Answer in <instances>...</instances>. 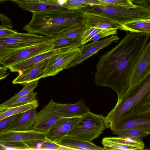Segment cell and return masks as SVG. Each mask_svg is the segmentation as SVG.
I'll use <instances>...</instances> for the list:
<instances>
[{"label": "cell", "instance_id": "obj_1", "mask_svg": "<svg viewBox=\"0 0 150 150\" xmlns=\"http://www.w3.org/2000/svg\"><path fill=\"white\" fill-rule=\"evenodd\" d=\"M126 32L116 46L100 57L94 80L97 86L107 87L115 91L117 101L129 90L131 71L150 35V33Z\"/></svg>", "mask_w": 150, "mask_h": 150}, {"label": "cell", "instance_id": "obj_2", "mask_svg": "<svg viewBox=\"0 0 150 150\" xmlns=\"http://www.w3.org/2000/svg\"><path fill=\"white\" fill-rule=\"evenodd\" d=\"M83 13L81 9L67 8L32 13L30 21L22 29L29 33L52 38L73 27L83 24Z\"/></svg>", "mask_w": 150, "mask_h": 150}, {"label": "cell", "instance_id": "obj_3", "mask_svg": "<svg viewBox=\"0 0 150 150\" xmlns=\"http://www.w3.org/2000/svg\"><path fill=\"white\" fill-rule=\"evenodd\" d=\"M84 11L83 24L90 27L98 22L120 26L133 21L150 19V6L137 5L135 8H126L111 5H94L81 8Z\"/></svg>", "mask_w": 150, "mask_h": 150}, {"label": "cell", "instance_id": "obj_4", "mask_svg": "<svg viewBox=\"0 0 150 150\" xmlns=\"http://www.w3.org/2000/svg\"><path fill=\"white\" fill-rule=\"evenodd\" d=\"M150 93V76L128 91L105 117V127L110 128L121 116Z\"/></svg>", "mask_w": 150, "mask_h": 150}, {"label": "cell", "instance_id": "obj_5", "mask_svg": "<svg viewBox=\"0 0 150 150\" xmlns=\"http://www.w3.org/2000/svg\"><path fill=\"white\" fill-rule=\"evenodd\" d=\"M51 39L36 34L19 33L0 38V65L8 56L20 50L42 43Z\"/></svg>", "mask_w": 150, "mask_h": 150}, {"label": "cell", "instance_id": "obj_6", "mask_svg": "<svg viewBox=\"0 0 150 150\" xmlns=\"http://www.w3.org/2000/svg\"><path fill=\"white\" fill-rule=\"evenodd\" d=\"M104 117L101 115L90 111L81 117L76 125L67 135L92 141L99 137L105 130Z\"/></svg>", "mask_w": 150, "mask_h": 150}, {"label": "cell", "instance_id": "obj_7", "mask_svg": "<svg viewBox=\"0 0 150 150\" xmlns=\"http://www.w3.org/2000/svg\"><path fill=\"white\" fill-rule=\"evenodd\" d=\"M150 76V42L149 41L132 70L129 78V90L142 83Z\"/></svg>", "mask_w": 150, "mask_h": 150}, {"label": "cell", "instance_id": "obj_8", "mask_svg": "<svg viewBox=\"0 0 150 150\" xmlns=\"http://www.w3.org/2000/svg\"><path fill=\"white\" fill-rule=\"evenodd\" d=\"M80 54L79 48L64 52L48 59L42 78L54 76L65 69Z\"/></svg>", "mask_w": 150, "mask_h": 150}, {"label": "cell", "instance_id": "obj_9", "mask_svg": "<svg viewBox=\"0 0 150 150\" xmlns=\"http://www.w3.org/2000/svg\"><path fill=\"white\" fill-rule=\"evenodd\" d=\"M110 129L112 131L133 129L150 132V111L122 117Z\"/></svg>", "mask_w": 150, "mask_h": 150}, {"label": "cell", "instance_id": "obj_10", "mask_svg": "<svg viewBox=\"0 0 150 150\" xmlns=\"http://www.w3.org/2000/svg\"><path fill=\"white\" fill-rule=\"evenodd\" d=\"M72 45L54 48L42 52L26 60L13 64L7 67L12 72H18L19 74L35 64L59 54L75 48H79Z\"/></svg>", "mask_w": 150, "mask_h": 150}, {"label": "cell", "instance_id": "obj_11", "mask_svg": "<svg viewBox=\"0 0 150 150\" xmlns=\"http://www.w3.org/2000/svg\"><path fill=\"white\" fill-rule=\"evenodd\" d=\"M54 48L53 40L51 38L49 40L42 43L16 51L7 57L4 61L2 65L7 68L13 64L26 60Z\"/></svg>", "mask_w": 150, "mask_h": 150}, {"label": "cell", "instance_id": "obj_12", "mask_svg": "<svg viewBox=\"0 0 150 150\" xmlns=\"http://www.w3.org/2000/svg\"><path fill=\"white\" fill-rule=\"evenodd\" d=\"M104 150H143L144 144L142 139L130 137H106L101 141Z\"/></svg>", "mask_w": 150, "mask_h": 150}, {"label": "cell", "instance_id": "obj_13", "mask_svg": "<svg viewBox=\"0 0 150 150\" xmlns=\"http://www.w3.org/2000/svg\"><path fill=\"white\" fill-rule=\"evenodd\" d=\"M117 35H112L101 40L93 41L82 46L80 48V54L68 66L67 69L74 67L91 57L100 50L110 45L119 40Z\"/></svg>", "mask_w": 150, "mask_h": 150}, {"label": "cell", "instance_id": "obj_14", "mask_svg": "<svg viewBox=\"0 0 150 150\" xmlns=\"http://www.w3.org/2000/svg\"><path fill=\"white\" fill-rule=\"evenodd\" d=\"M54 103L51 100L48 104L36 115L33 129L46 132L57 121L62 118L54 111Z\"/></svg>", "mask_w": 150, "mask_h": 150}, {"label": "cell", "instance_id": "obj_15", "mask_svg": "<svg viewBox=\"0 0 150 150\" xmlns=\"http://www.w3.org/2000/svg\"><path fill=\"white\" fill-rule=\"evenodd\" d=\"M46 133L33 129L25 131L9 129L0 134V143L44 140L46 139Z\"/></svg>", "mask_w": 150, "mask_h": 150}, {"label": "cell", "instance_id": "obj_16", "mask_svg": "<svg viewBox=\"0 0 150 150\" xmlns=\"http://www.w3.org/2000/svg\"><path fill=\"white\" fill-rule=\"evenodd\" d=\"M81 117L62 118L46 132V138L55 142L67 135L76 125Z\"/></svg>", "mask_w": 150, "mask_h": 150}, {"label": "cell", "instance_id": "obj_17", "mask_svg": "<svg viewBox=\"0 0 150 150\" xmlns=\"http://www.w3.org/2000/svg\"><path fill=\"white\" fill-rule=\"evenodd\" d=\"M23 10L33 13L44 12L66 8L63 4L58 2L42 1H13Z\"/></svg>", "mask_w": 150, "mask_h": 150}, {"label": "cell", "instance_id": "obj_18", "mask_svg": "<svg viewBox=\"0 0 150 150\" xmlns=\"http://www.w3.org/2000/svg\"><path fill=\"white\" fill-rule=\"evenodd\" d=\"M55 113L62 117H80L90 111L82 100L72 104H62L54 102Z\"/></svg>", "mask_w": 150, "mask_h": 150}, {"label": "cell", "instance_id": "obj_19", "mask_svg": "<svg viewBox=\"0 0 150 150\" xmlns=\"http://www.w3.org/2000/svg\"><path fill=\"white\" fill-rule=\"evenodd\" d=\"M48 59L44 60L23 71L12 81V83L23 86L30 82L38 81L42 78Z\"/></svg>", "mask_w": 150, "mask_h": 150}, {"label": "cell", "instance_id": "obj_20", "mask_svg": "<svg viewBox=\"0 0 150 150\" xmlns=\"http://www.w3.org/2000/svg\"><path fill=\"white\" fill-rule=\"evenodd\" d=\"M71 150H104L90 141L82 140L68 135L65 136L55 142Z\"/></svg>", "mask_w": 150, "mask_h": 150}, {"label": "cell", "instance_id": "obj_21", "mask_svg": "<svg viewBox=\"0 0 150 150\" xmlns=\"http://www.w3.org/2000/svg\"><path fill=\"white\" fill-rule=\"evenodd\" d=\"M37 114L36 108L31 109L24 112L19 120L9 129L18 131L33 129Z\"/></svg>", "mask_w": 150, "mask_h": 150}, {"label": "cell", "instance_id": "obj_22", "mask_svg": "<svg viewBox=\"0 0 150 150\" xmlns=\"http://www.w3.org/2000/svg\"><path fill=\"white\" fill-rule=\"evenodd\" d=\"M27 150H70L47 138L44 140H36L23 142Z\"/></svg>", "mask_w": 150, "mask_h": 150}, {"label": "cell", "instance_id": "obj_23", "mask_svg": "<svg viewBox=\"0 0 150 150\" xmlns=\"http://www.w3.org/2000/svg\"><path fill=\"white\" fill-rule=\"evenodd\" d=\"M119 29L132 32L150 33V19L130 21L121 25Z\"/></svg>", "mask_w": 150, "mask_h": 150}, {"label": "cell", "instance_id": "obj_24", "mask_svg": "<svg viewBox=\"0 0 150 150\" xmlns=\"http://www.w3.org/2000/svg\"><path fill=\"white\" fill-rule=\"evenodd\" d=\"M38 100L36 99L27 103L11 107L0 114V121L13 115L24 112L33 108H36L38 106Z\"/></svg>", "mask_w": 150, "mask_h": 150}, {"label": "cell", "instance_id": "obj_25", "mask_svg": "<svg viewBox=\"0 0 150 150\" xmlns=\"http://www.w3.org/2000/svg\"><path fill=\"white\" fill-rule=\"evenodd\" d=\"M86 29L83 24L76 26L52 37L54 38H66L72 40H81Z\"/></svg>", "mask_w": 150, "mask_h": 150}, {"label": "cell", "instance_id": "obj_26", "mask_svg": "<svg viewBox=\"0 0 150 150\" xmlns=\"http://www.w3.org/2000/svg\"><path fill=\"white\" fill-rule=\"evenodd\" d=\"M107 4L97 0H65L64 6L68 9L78 10L92 5Z\"/></svg>", "mask_w": 150, "mask_h": 150}, {"label": "cell", "instance_id": "obj_27", "mask_svg": "<svg viewBox=\"0 0 150 150\" xmlns=\"http://www.w3.org/2000/svg\"><path fill=\"white\" fill-rule=\"evenodd\" d=\"M113 133L118 136L130 137L142 139L150 134V132L133 129H126L113 131Z\"/></svg>", "mask_w": 150, "mask_h": 150}, {"label": "cell", "instance_id": "obj_28", "mask_svg": "<svg viewBox=\"0 0 150 150\" xmlns=\"http://www.w3.org/2000/svg\"><path fill=\"white\" fill-rule=\"evenodd\" d=\"M38 81H33L25 85L19 92L15 94L13 97L6 101L1 105H5L15 101L18 98L33 92V90L38 86Z\"/></svg>", "mask_w": 150, "mask_h": 150}, {"label": "cell", "instance_id": "obj_29", "mask_svg": "<svg viewBox=\"0 0 150 150\" xmlns=\"http://www.w3.org/2000/svg\"><path fill=\"white\" fill-rule=\"evenodd\" d=\"M23 113L15 115L0 121V134L9 130L19 120Z\"/></svg>", "mask_w": 150, "mask_h": 150}, {"label": "cell", "instance_id": "obj_30", "mask_svg": "<svg viewBox=\"0 0 150 150\" xmlns=\"http://www.w3.org/2000/svg\"><path fill=\"white\" fill-rule=\"evenodd\" d=\"M52 38L54 42V48L72 45L80 47L81 45V40H72L66 38Z\"/></svg>", "mask_w": 150, "mask_h": 150}, {"label": "cell", "instance_id": "obj_31", "mask_svg": "<svg viewBox=\"0 0 150 150\" xmlns=\"http://www.w3.org/2000/svg\"><path fill=\"white\" fill-rule=\"evenodd\" d=\"M37 95L36 93L31 92L18 98L14 101L5 106L7 107H13L27 103L36 99Z\"/></svg>", "mask_w": 150, "mask_h": 150}, {"label": "cell", "instance_id": "obj_32", "mask_svg": "<svg viewBox=\"0 0 150 150\" xmlns=\"http://www.w3.org/2000/svg\"><path fill=\"white\" fill-rule=\"evenodd\" d=\"M100 30L93 27L86 28L81 39V45H83L90 41L91 38Z\"/></svg>", "mask_w": 150, "mask_h": 150}, {"label": "cell", "instance_id": "obj_33", "mask_svg": "<svg viewBox=\"0 0 150 150\" xmlns=\"http://www.w3.org/2000/svg\"><path fill=\"white\" fill-rule=\"evenodd\" d=\"M107 4L126 8H135L137 5L132 3L130 0H97Z\"/></svg>", "mask_w": 150, "mask_h": 150}, {"label": "cell", "instance_id": "obj_34", "mask_svg": "<svg viewBox=\"0 0 150 150\" xmlns=\"http://www.w3.org/2000/svg\"><path fill=\"white\" fill-rule=\"evenodd\" d=\"M118 29L119 28L117 27L101 29L91 38L90 41L98 40L109 35L116 34Z\"/></svg>", "mask_w": 150, "mask_h": 150}, {"label": "cell", "instance_id": "obj_35", "mask_svg": "<svg viewBox=\"0 0 150 150\" xmlns=\"http://www.w3.org/2000/svg\"><path fill=\"white\" fill-rule=\"evenodd\" d=\"M7 150H27L23 142L1 143Z\"/></svg>", "mask_w": 150, "mask_h": 150}, {"label": "cell", "instance_id": "obj_36", "mask_svg": "<svg viewBox=\"0 0 150 150\" xmlns=\"http://www.w3.org/2000/svg\"><path fill=\"white\" fill-rule=\"evenodd\" d=\"M18 32L12 29L0 25V38L5 37L16 34Z\"/></svg>", "mask_w": 150, "mask_h": 150}, {"label": "cell", "instance_id": "obj_37", "mask_svg": "<svg viewBox=\"0 0 150 150\" xmlns=\"http://www.w3.org/2000/svg\"><path fill=\"white\" fill-rule=\"evenodd\" d=\"M0 20L1 22V25L8 28H12L13 26L11 21L9 18L0 13Z\"/></svg>", "mask_w": 150, "mask_h": 150}, {"label": "cell", "instance_id": "obj_38", "mask_svg": "<svg viewBox=\"0 0 150 150\" xmlns=\"http://www.w3.org/2000/svg\"><path fill=\"white\" fill-rule=\"evenodd\" d=\"M134 4L150 6V0H130Z\"/></svg>", "mask_w": 150, "mask_h": 150}, {"label": "cell", "instance_id": "obj_39", "mask_svg": "<svg viewBox=\"0 0 150 150\" xmlns=\"http://www.w3.org/2000/svg\"><path fill=\"white\" fill-rule=\"evenodd\" d=\"M8 68L7 67L3 66L0 69V80L6 78L9 75L8 73L6 74Z\"/></svg>", "mask_w": 150, "mask_h": 150}, {"label": "cell", "instance_id": "obj_40", "mask_svg": "<svg viewBox=\"0 0 150 150\" xmlns=\"http://www.w3.org/2000/svg\"><path fill=\"white\" fill-rule=\"evenodd\" d=\"M11 107H7L5 106L0 104V114L4 112L6 110L10 108Z\"/></svg>", "mask_w": 150, "mask_h": 150}, {"label": "cell", "instance_id": "obj_41", "mask_svg": "<svg viewBox=\"0 0 150 150\" xmlns=\"http://www.w3.org/2000/svg\"><path fill=\"white\" fill-rule=\"evenodd\" d=\"M26 1H48L54 2H59L64 5V4L65 2V0H21Z\"/></svg>", "mask_w": 150, "mask_h": 150}, {"label": "cell", "instance_id": "obj_42", "mask_svg": "<svg viewBox=\"0 0 150 150\" xmlns=\"http://www.w3.org/2000/svg\"><path fill=\"white\" fill-rule=\"evenodd\" d=\"M0 150H6L5 147L1 143H0Z\"/></svg>", "mask_w": 150, "mask_h": 150}, {"label": "cell", "instance_id": "obj_43", "mask_svg": "<svg viewBox=\"0 0 150 150\" xmlns=\"http://www.w3.org/2000/svg\"><path fill=\"white\" fill-rule=\"evenodd\" d=\"M12 1L16 0H0V1Z\"/></svg>", "mask_w": 150, "mask_h": 150}, {"label": "cell", "instance_id": "obj_44", "mask_svg": "<svg viewBox=\"0 0 150 150\" xmlns=\"http://www.w3.org/2000/svg\"><path fill=\"white\" fill-rule=\"evenodd\" d=\"M1 67H0V69L1 68Z\"/></svg>", "mask_w": 150, "mask_h": 150}]
</instances>
